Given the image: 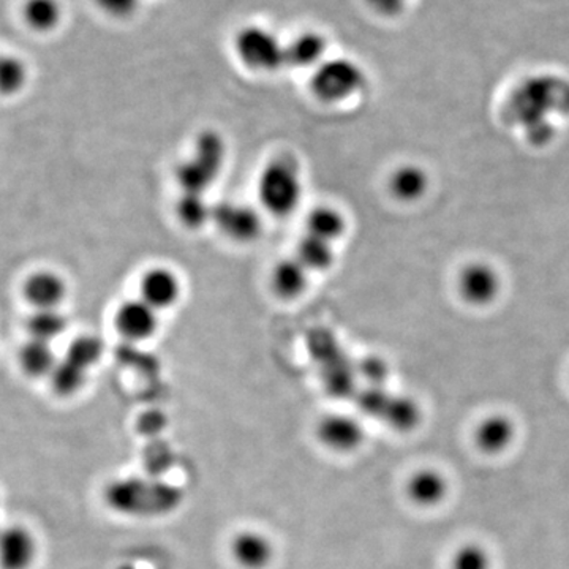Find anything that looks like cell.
<instances>
[{"label":"cell","instance_id":"1","mask_svg":"<svg viewBox=\"0 0 569 569\" xmlns=\"http://www.w3.org/2000/svg\"><path fill=\"white\" fill-rule=\"evenodd\" d=\"M104 498L110 508L121 515L157 518L181 507L183 492L160 479L127 478L111 482Z\"/></svg>","mask_w":569,"mask_h":569},{"label":"cell","instance_id":"2","mask_svg":"<svg viewBox=\"0 0 569 569\" xmlns=\"http://www.w3.org/2000/svg\"><path fill=\"white\" fill-rule=\"evenodd\" d=\"M227 159V142L222 134L204 130L194 141L193 153L176 168V181L183 193L208 192L222 173Z\"/></svg>","mask_w":569,"mask_h":569},{"label":"cell","instance_id":"3","mask_svg":"<svg viewBox=\"0 0 569 569\" xmlns=\"http://www.w3.org/2000/svg\"><path fill=\"white\" fill-rule=\"evenodd\" d=\"M258 198L266 211L276 217L293 213L301 203L302 179L298 163L291 157L271 160L258 179Z\"/></svg>","mask_w":569,"mask_h":569},{"label":"cell","instance_id":"4","mask_svg":"<svg viewBox=\"0 0 569 569\" xmlns=\"http://www.w3.org/2000/svg\"><path fill=\"white\" fill-rule=\"evenodd\" d=\"M358 407L367 417L378 419L397 432H410L421 422V408L406 396H396L383 387H369L359 392Z\"/></svg>","mask_w":569,"mask_h":569},{"label":"cell","instance_id":"5","mask_svg":"<svg viewBox=\"0 0 569 569\" xmlns=\"http://www.w3.org/2000/svg\"><path fill=\"white\" fill-rule=\"evenodd\" d=\"M366 86V74L358 63L346 58L318 63L310 80V91L325 103L350 99Z\"/></svg>","mask_w":569,"mask_h":569},{"label":"cell","instance_id":"6","mask_svg":"<svg viewBox=\"0 0 569 569\" xmlns=\"http://www.w3.org/2000/svg\"><path fill=\"white\" fill-rule=\"evenodd\" d=\"M236 54L249 69L274 71L284 66V47L274 33L258 26H249L236 36Z\"/></svg>","mask_w":569,"mask_h":569},{"label":"cell","instance_id":"7","mask_svg":"<svg viewBox=\"0 0 569 569\" xmlns=\"http://www.w3.org/2000/svg\"><path fill=\"white\" fill-rule=\"evenodd\" d=\"M211 220L219 228L220 233L239 244L253 242L263 230L260 213L250 206L234 203V201H220L212 206Z\"/></svg>","mask_w":569,"mask_h":569},{"label":"cell","instance_id":"8","mask_svg":"<svg viewBox=\"0 0 569 569\" xmlns=\"http://www.w3.org/2000/svg\"><path fill=\"white\" fill-rule=\"evenodd\" d=\"M317 438L325 448L335 452H353L365 441V427L350 415H326L317 425Z\"/></svg>","mask_w":569,"mask_h":569},{"label":"cell","instance_id":"9","mask_svg":"<svg viewBox=\"0 0 569 569\" xmlns=\"http://www.w3.org/2000/svg\"><path fill=\"white\" fill-rule=\"evenodd\" d=\"M114 326L123 339L142 342L159 329V312L140 298L129 299L116 310Z\"/></svg>","mask_w":569,"mask_h":569},{"label":"cell","instance_id":"10","mask_svg":"<svg viewBox=\"0 0 569 569\" xmlns=\"http://www.w3.org/2000/svg\"><path fill=\"white\" fill-rule=\"evenodd\" d=\"M140 293V299L156 309L157 312L171 309L181 299V279L173 269L156 266V268L148 269L142 274Z\"/></svg>","mask_w":569,"mask_h":569},{"label":"cell","instance_id":"11","mask_svg":"<svg viewBox=\"0 0 569 569\" xmlns=\"http://www.w3.org/2000/svg\"><path fill=\"white\" fill-rule=\"evenodd\" d=\"M69 295L66 279L51 269H39L22 283V296L36 310L59 309Z\"/></svg>","mask_w":569,"mask_h":569},{"label":"cell","instance_id":"12","mask_svg":"<svg viewBox=\"0 0 569 569\" xmlns=\"http://www.w3.org/2000/svg\"><path fill=\"white\" fill-rule=\"evenodd\" d=\"M231 557L242 569H264L274 560L271 539L257 530L236 533L230 545Z\"/></svg>","mask_w":569,"mask_h":569},{"label":"cell","instance_id":"13","mask_svg":"<svg viewBox=\"0 0 569 569\" xmlns=\"http://www.w3.org/2000/svg\"><path fill=\"white\" fill-rule=\"evenodd\" d=\"M36 556L37 542L31 531L21 526L0 530V568L29 569Z\"/></svg>","mask_w":569,"mask_h":569},{"label":"cell","instance_id":"14","mask_svg":"<svg viewBox=\"0 0 569 569\" xmlns=\"http://www.w3.org/2000/svg\"><path fill=\"white\" fill-rule=\"evenodd\" d=\"M500 279L488 264H473L460 276V291L473 305H488L497 298Z\"/></svg>","mask_w":569,"mask_h":569},{"label":"cell","instance_id":"15","mask_svg":"<svg viewBox=\"0 0 569 569\" xmlns=\"http://www.w3.org/2000/svg\"><path fill=\"white\" fill-rule=\"evenodd\" d=\"M309 274L298 258L279 261L272 269L271 287L284 301H293L302 296L309 287Z\"/></svg>","mask_w":569,"mask_h":569},{"label":"cell","instance_id":"16","mask_svg":"<svg viewBox=\"0 0 569 569\" xmlns=\"http://www.w3.org/2000/svg\"><path fill=\"white\" fill-rule=\"evenodd\" d=\"M448 492V482L443 475L436 470L417 471L408 479L407 493L419 507H436Z\"/></svg>","mask_w":569,"mask_h":569},{"label":"cell","instance_id":"17","mask_svg":"<svg viewBox=\"0 0 569 569\" xmlns=\"http://www.w3.org/2000/svg\"><path fill=\"white\" fill-rule=\"evenodd\" d=\"M22 20L33 32L50 33L61 26L63 7L59 0H26Z\"/></svg>","mask_w":569,"mask_h":569},{"label":"cell","instance_id":"18","mask_svg":"<svg viewBox=\"0 0 569 569\" xmlns=\"http://www.w3.org/2000/svg\"><path fill=\"white\" fill-rule=\"evenodd\" d=\"M325 50L326 41L320 33H301L284 47V62H287V66L296 67V69L318 66V63H321Z\"/></svg>","mask_w":569,"mask_h":569},{"label":"cell","instance_id":"19","mask_svg":"<svg viewBox=\"0 0 569 569\" xmlns=\"http://www.w3.org/2000/svg\"><path fill=\"white\" fill-rule=\"evenodd\" d=\"M58 362L50 342L29 337L28 342L21 347L20 366L26 376L32 378L51 376Z\"/></svg>","mask_w":569,"mask_h":569},{"label":"cell","instance_id":"20","mask_svg":"<svg viewBox=\"0 0 569 569\" xmlns=\"http://www.w3.org/2000/svg\"><path fill=\"white\" fill-rule=\"evenodd\" d=\"M307 234L316 236L335 244L347 231V220L342 212L332 206H318L307 217Z\"/></svg>","mask_w":569,"mask_h":569},{"label":"cell","instance_id":"21","mask_svg":"<svg viewBox=\"0 0 569 569\" xmlns=\"http://www.w3.org/2000/svg\"><path fill=\"white\" fill-rule=\"evenodd\" d=\"M427 186H429V179L425 170L415 164H403V167L397 168L389 179V190L395 194L397 200L417 201L422 194L426 193Z\"/></svg>","mask_w":569,"mask_h":569},{"label":"cell","instance_id":"22","mask_svg":"<svg viewBox=\"0 0 569 569\" xmlns=\"http://www.w3.org/2000/svg\"><path fill=\"white\" fill-rule=\"evenodd\" d=\"M335 244L323 241V239L316 238L312 234H306L299 241L298 250H296V258L301 261L309 272H323L328 271L335 264Z\"/></svg>","mask_w":569,"mask_h":569},{"label":"cell","instance_id":"23","mask_svg":"<svg viewBox=\"0 0 569 569\" xmlns=\"http://www.w3.org/2000/svg\"><path fill=\"white\" fill-rule=\"evenodd\" d=\"M67 328H69V320L59 309L33 310L32 316L28 318V323H26V329H28L31 339L50 343L63 335Z\"/></svg>","mask_w":569,"mask_h":569},{"label":"cell","instance_id":"24","mask_svg":"<svg viewBox=\"0 0 569 569\" xmlns=\"http://www.w3.org/2000/svg\"><path fill=\"white\" fill-rule=\"evenodd\" d=\"M28 81V63L22 61L20 56L0 52V96H18L24 91Z\"/></svg>","mask_w":569,"mask_h":569},{"label":"cell","instance_id":"25","mask_svg":"<svg viewBox=\"0 0 569 569\" xmlns=\"http://www.w3.org/2000/svg\"><path fill=\"white\" fill-rule=\"evenodd\" d=\"M515 437V427L508 418L493 417L482 422L477 430L478 447L488 452H500L509 447Z\"/></svg>","mask_w":569,"mask_h":569},{"label":"cell","instance_id":"26","mask_svg":"<svg viewBox=\"0 0 569 569\" xmlns=\"http://www.w3.org/2000/svg\"><path fill=\"white\" fill-rule=\"evenodd\" d=\"M176 216L179 222L189 230H200L211 220L212 206L208 204L204 194L182 193L176 204Z\"/></svg>","mask_w":569,"mask_h":569},{"label":"cell","instance_id":"27","mask_svg":"<svg viewBox=\"0 0 569 569\" xmlns=\"http://www.w3.org/2000/svg\"><path fill=\"white\" fill-rule=\"evenodd\" d=\"M50 377L54 391L59 396L69 397L77 395L84 387L88 370L82 369V367L74 365V362L66 358L58 362Z\"/></svg>","mask_w":569,"mask_h":569},{"label":"cell","instance_id":"28","mask_svg":"<svg viewBox=\"0 0 569 569\" xmlns=\"http://www.w3.org/2000/svg\"><path fill=\"white\" fill-rule=\"evenodd\" d=\"M102 355L103 343L99 337L81 336L71 342L69 350H67L66 358L89 372V369L99 362Z\"/></svg>","mask_w":569,"mask_h":569},{"label":"cell","instance_id":"29","mask_svg":"<svg viewBox=\"0 0 569 569\" xmlns=\"http://www.w3.org/2000/svg\"><path fill=\"white\" fill-rule=\"evenodd\" d=\"M488 553L479 546H466L452 559V569H489Z\"/></svg>","mask_w":569,"mask_h":569},{"label":"cell","instance_id":"30","mask_svg":"<svg viewBox=\"0 0 569 569\" xmlns=\"http://www.w3.org/2000/svg\"><path fill=\"white\" fill-rule=\"evenodd\" d=\"M93 2L104 14L118 20L129 18L140 6V0H93Z\"/></svg>","mask_w":569,"mask_h":569},{"label":"cell","instance_id":"31","mask_svg":"<svg viewBox=\"0 0 569 569\" xmlns=\"http://www.w3.org/2000/svg\"><path fill=\"white\" fill-rule=\"evenodd\" d=\"M359 369L370 387H383L388 377V366L380 358H366Z\"/></svg>","mask_w":569,"mask_h":569},{"label":"cell","instance_id":"32","mask_svg":"<svg viewBox=\"0 0 569 569\" xmlns=\"http://www.w3.org/2000/svg\"><path fill=\"white\" fill-rule=\"evenodd\" d=\"M164 425H167V419H164L163 415L157 413V411H149V413L142 415L140 421H138V429L144 436L153 437L162 432Z\"/></svg>","mask_w":569,"mask_h":569},{"label":"cell","instance_id":"33","mask_svg":"<svg viewBox=\"0 0 569 569\" xmlns=\"http://www.w3.org/2000/svg\"><path fill=\"white\" fill-rule=\"evenodd\" d=\"M367 6L383 17H397L406 10L407 0H366Z\"/></svg>","mask_w":569,"mask_h":569},{"label":"cell","instance_id":"34","mask_svg":"<svg viewBox=\"0 0 569 569\" xmlns=\"http://www.w3.org/2000/svg\"><path fill=\"white\" fill-rule=\"evenodd\" d=\"M157 462H162L163 468L168 467V463L171 462V452L168 451L167 447H162L160 449H156V447H151V451L146 456V463H148L149 470L156 473ZM167 470V468H164Z\"/></svg>","mask_w":569,"mask_h":569}]
</instances>
